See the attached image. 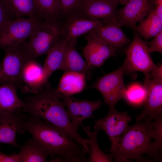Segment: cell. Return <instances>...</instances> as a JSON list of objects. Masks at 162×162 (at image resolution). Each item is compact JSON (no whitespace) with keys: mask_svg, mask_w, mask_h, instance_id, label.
I'll list each match as a JSON object with an SVG mask.
<instances>
[{"mask_svg":"<svg viewBox=\"0 0 162 162\" xmlns=\"http://www.w3.org/2000/svg\"><path fill=\"white\" fill-rule=\"evenodd\" d=\"M23 133L28 131L32 138L47 152L50 162H86L87 152L63 130L40 118L26 116Z\"/></svg>","mask_w":162,"mask_h":162,"instance_id":"6da1fadb","label":"cell"},{"mask_svg":"<svg viewBox=\"0 0 162 162\" xmlns=\"http://www.w3.org/2000/svg\"><path fill=\"white\" fill-rule=\"evenodd\" d=\"M22 109L30 116L40 118L61 129L88 153L89 140L82 138L73 126L61 95L48 81L43 88L23 101Z\"/></svg>","mask_w":162,"mask_h":162,"instance_id":"7a4b0ae2","label":"cell"},{"mask_svg":"<svg viewBox=\"0 0 162 162\" xmlns=\"http://www.w3.org/2000/svg\"><path fill=\"white\" fill-rule=\"evenodd\" d=\"M142 121L129 125L121 136L114 155L116 162L146 161V154L147 161H155L152 140L162 141V118L153 121L146 118Z\"/></svg>","mask_w":162,"mask_h":162,"instance_id":"3957f363","label":"cell"},{"mask_svg":"<svg viewBox=\"0 0 162 162\" xmlns=\"http://www.w3.org/2000/svg\"><path fill=\"white\" fill-rule=\"evenodd\" d=\"M63 38L59 20L40 21L25 45L27 58L36 60L47 54Z\"/></svg>","mask_w":162,"mask_h":162,"instance_id":"277c9868","label":"cell"},{"mask_svg":"<svg viewBox=\"0 0 162 162\" xmlns=\"http://www.w3.org/2000/svg\"><path fill=\"white\" fill-rule=\"evenodd\" d=\"M25 44L2 47L5 55L0 64V85H13L22 93V72L28 59L25 50Z\"/></svg>","mask_w":162,"mask_h":162,"instance_id":"5b68a950","label":"cell"},{"mask_svg":"<svg viewBox=\"0 0 162 162\" xmlns=\"http://www.w3.org/2000/svg\"><path fill=\"white\" fill-rule=\"evenodd\" d=\"M133 32V40L124 51L126 58L122 65L124 74L140 71L146 76L156 65L152 58L146 42L135 29Z\"/></svg>","mask_w":162,"mask_h":162,"instance_id":"8992f818","label":"cell"},{"mask_svg":"<svg viewBox=\"0 0 162 162\" xmlns=\"http://www.w3.org/2000/svg\"><path fill=\"white\" fill-rule=\"evenodd\" d=\"M40 21L24 17L6 21L0 27V48L25 43Z\"/></svg>","mask_w":162,"mask_h":162,"instance_id":"52a82bcc","label":"cell"},{"mask_svg":"<svg viewBox=\"0 0 162 162\" xmlns=\"http://www.w3.org/2000/svg\"><path fill=\"white\" fill-rule=\"evenodd\" d=\"M124 70L122 65L116 70L99 77L88 88H95L101 94L104 102L112 109L123 98L126 88L124 80Z\"/></svg>","mask_w":162,"mask_h":162,"instance_id":"ba28073f","label":"cell"},{"mask_svg":"<svg viewBox=\"0 0 162 162\" xmlns=\"http://www.w3.org/2000/svg\"><path fill=\"white\" fill-rule=\"evenodd\" d=\"M131 118L126 111L119 112L114 108L109 109L104 118L94 121V129L104 131L109 138L111 146L108 151L113 157L118 147L120 137L127 129Z\"/></svg>","mask_w":162,"mask_h":162,"instance_id":"9c48e42d","label":"cell"},{"mask_svg":"<svg viewBox=\"0 0 162 162\" xmlns=\"http://www.w3.org/2000/svg\"><path fill=\"white\" fill-rule=\"evenodd\" d=\"M118 4L114 0H84L74 14L101 21L104 23L120 24L117 15L116 7Z\"/></svg>","mask_w":162,"mask_h":162,"instance_id":"30bf717a","label":"cell"},{"mask_svg":"<svg viewBox=\"0 0 162 162\" xmlns=\"http://www.w3.org/2000/svg\"><path fill=\"white\" fill-rule=\"evenodd\" d=\"M144 86L147 96L143 109L136 116V122L146 118L154 120L162 117V81L145 77Z\"/></svg>","mask_w":162,"mask_h":162,"instance_id":"8fae6325","label":"cell"},{"mask_svg":"<svg viewBox=\"0 0 162 162\" xmlns=\"http://www.w3.org/2000/svg\"><path fill=\"white\" fill-rule=\"evenodd\" d=\"M60 94L71 124L76 130L82 122L91 117L94 112L98 109L101 105L100 99L94 101L80 100L71 96Z\"/></svg>","mask_w":162,"mask_h":162,"instance_id":"7c38bea8","label":"cell"},{"mask_svg":"<svg viewBox=\"0 0 162 162\" xmlns=\"http://www.w3.org/2000/svg\"><path fill=\"white\" fill-rule=\"evenodd\" d=\"M154 0H129L122 8L117 10L118 21L122 26L134 28L137 23L154 9Z\"/></svg>","mask_w":162,"mask_h":162,"instance_id":"4fadbf2b","label":"cell"},{"mask_svg":"<svg viewBox=\"0 0 162 162\" xmlns=\"http://www.w3.org/2000/svg\"><path fill=\"white\" fill-rule=\"evenodd\" d=\"M86 38L87 42L83 53L86 61L93 68L100 67L106 59L116 56L118 50L96 36L88 33Z\"/></svg>","mask_w":162,"mask_h":162,"instance_id":"5bb4252c","label":"cell"},{"mask_svg":"<svg viewBox=\"0 0 162 162\" xmlns=\"http://www.w3.org/2000/svg\"><path fill=\"white\" fill-rule=\"evenodd\" d=\"M103 23L101 21L86 18L76 14H72L68 17L64 24L62 25V37L68 41L76 39Z\"/></svg>","mask_w":162,"mask_h":162,"instance_id":"9a60e30c","label":"cell"},{"mask_svg":"<svg viewBox=\"0 0 162 162\" xmlns=\"http://www.w3.org/2000/svg\"><path fill=\"white\" fill-rule=\"evenodd\" d=\"M25 116L20 113L0 114V143L19 148L16 135L17 133L23 134L22 124Z\"/></svg>","mask_w":162,"mask_h":162,"instance_id":"2e32d148","label":"cell"},{"mask_svg":"<svg viewBox=\"0 0 162 162\" xmlns=\"http://www.w3.org/2000/svg\"><path fill=\"white\" fill-rule=\"evenodd\" d=\"M119 23H103L89 32L118 50L131 41L125 34Z\"/></svg>","mask_w":162,"mask_h":162,"instance_id":"e0dca14e","label":"cell"},{"mask_svg":"<svg viewBox=\"0 0 162 162\" xmlns=\"http://www.w3.org/2000/svg\"><path fill=\"white\" fill-rule=\"evenodd\" d=\"M76 39L68 41L59 70L86 74L93 68L83 58L78 52L76 48Z\"/></svg>","mask_w":162,"mask_h":162,"instance_id":"ac0fdd59","label":"cell"},{"mask_svg":"<svg viewBox=\"0 0 162 162\" xmlns=\"http://www.w3.org/2000/svg\"><path fill=\"white\" fill-rule=\"evenodd\" d=\"M68 41L63 38L47 54V56L43 67L42 75L39 83V90L48 81L49 78L53 73L56 70H59Z\"/></svg>","mask_w":162,"mask_h":162,"instance_id":"d6986e66","label":"cell"},{"mask_svg":"<svg viewBox=\"0 0 162 162\" xmlns=\"http://www.w3.org/2000/svg\"><path fill=\"white\" fill-rule=\"evenodd\" d=\"M43 67L34 59H28L24 65L21 76L22 93L35 94L39 91V83L41 77Z\"/></svg>","mask_w":162,"mask_h":162,"instance_id":"ffe728a7","label":"cell"},{"mask_svg":"<svg viewBox=\"0 0 162 162\" xmlns=\"http://www.w3.org/2000/svg\"><path fill=\"white\" fill-rule=\"evenodd\" d=\"M86 74L72 71H66L63 74L57 88L59 94L67 96L79 93L86 86Z\"/></svg>","mask_w":162,"mask_h":162,"instance_id":"44dd1931","label":"cell"},{"mask_svg":"<svg viewBox=\"0 0 162 162\" xmlns=\"http://www.w3.org/2000/svg\"><path fill=\"white\" fill-rule=\"evenodd\" d=\"M23 105L14 86L0 85V114L20 113Z\"/></svg>","mask_w":162,"mask_h":162,"instance_id":"7402d4cb","label":"cell"},{"mask_svg":"<svg viewBox=\"0 0 162 162\" xmlns=\"http://www.w3.org/2000/svg\"><path fill=\"white\" fill-rule=\"evenodd\" d=\"M3 0L14 17L26 16L40 21L35 0Z\"/></svg>","mask_w":162,"mask_h":162,"instance_id":"603a6c76","label":"cell"},{"mask_svg":"<svg viewBox=\"0 0 162 162\" xmlns=\"http://www.w3.org/2000/svg\"><path fill=\"white\" fill-rule=\"evenodd\" d=\"M22 162H45L49 156L46 150L32 138L20 146Z\"/></svg>","mask_w":162,"mask_h":162,"instance_id":"cb8c5ba5","label":"cell"},{"mask_svg":"<svg viewBox=\"0 0 162 162\" xmlns=\"http://www.w3.org/2000/svg\"><path fill=\"white\" fill-rule=\"evenodd\" d=\"M133 29L146 41L162 31V18L157 15L154 8L148 14L146 18L140 21L139 25Z\"/></svg>","mask_w":162,"mask_h":162,"instance_id":"d4e9b609","label":"cell"},{"mask_svg":"<svg viewBox=\"0 0 162 162\" xmlns=\"http://www.w3.org/2000/svg\"><path fill=\"white\" fill-rule=\"evenodd\" d=\"M81 125L83 128L89 140V157L88 158V162H111L114 158L113 156L111 154L104 153L98 146L97 140L98 130L94 129V131L92 132L89 126L85 127L82 124Z\"/></svg>","mask_w":162,"mask_h":162,"instance_id":"484cf974","label":"cell"},{"mask_svg":"<svg viewBox=\"0 0 162 162\" xmlns=\"http://www.w3.org/2000/svg\"><path fill=\"white\" fill-rule=\"evenodd\" d=\"M40 20H59V6L58 0H35Z\"/></svg>","mask_w":162,"mask_h":162,"instance_id":"4316f807","label":"cell"},{"mask_svg":"<svg viewBox=\"0 0 162 162\" xmlns=\"http://www.w3.org/2000/svg\"><path fill=\"white\" fill-rule=\"evenodd\" d=\"M147 96V91L144 86L135 83L126 88L123 99L129 104L138 106L144 104Z\"/></svg>","mask_w":162,"mask_h":162,"instance_id":"83f0119b","label":"cell"},{"mask_svg":"<svg viewBox=\"0 0 162 162\" xmlns=\"http://www.w3.org/2000/svg\"><path fill=\"white\" fill-rule=\"evenodd\" d=\"M59 6V17H68L75 13L84 0H58Z\"/></svg>","mask_w":162,"mask_h":162,"instance_id":"f1b7e54d","label":"cell"},{"mask_svg":"<svg viewBox=\"0 0 162 162\" xmlns=\"http://www.w3.org/2000/svg\"><path fill=\"white\" fill-rule=\"evenodd\" d=\"M148 50L150 53L157 52L162 53V31L154 37L151 42L148 43Z\"/></svg>","mask_w":162,"mask_h":162,"instance_id":"f546056e","label":"cell"},{"mask_svg":"<svg viewBox=\"0 0 162 162\" xmlns=\"http://www.w3.org/2000/svg\"><path fill=\"white\" fill-rule=\"evenodd\" d=\"M3 0H0V27L6 21L14 19Z\"/></svg>","mask_w":162,"mask_h":162,"instance_id":"4dcf8cb0","label":"cell"},{"mask_svg":"<svg viewBox=\"0 0 162 162\" xmlns=\"http://www.w3.org/2000/svg\"><path fill=\"white\" fill-rule=\"evenodd\" d=\"M145 77L162 81V64L156 65L155 67Z\"/></svg>","mask_w":162,"mask_h":162,"instance_id":"1f68e13d","label":"cell"},{"mask_svg":"<svg viewBox=\"0 0 162 162\" xmlns=\"http://www.w3.org/2000/svg\"><path fill=\"white\" fill-rule=\"evenodd\" d=\"M0 162H22V160L19 153L8 155L0 151Z\"/></svg>","mask_w":162,"mask_h":162,"instance_id":"d6a6232c","label":"cell"},{"mask_svg":"<svg viewBox=\"0 0 162 162\" xmlns=\"http://www.w3.org/2000/svg\"><path fill=\"white\" fill-rule=\"evenodd\" d=\"M154 2L156 6L155 13L158 16L162 18V0H154Z\"/></svg>","mask_w":162,"mask_h":162,"instance_id":"836d02e7","label":"cell"},{"mask_svg":"<svg viewBox=\"0 0 162 162\" xmlns=\"http://www.w3.org/2000/svg\"><path fill=\"white\" fill-rule=\"evenodd\" d=\"M117 2L118 3H121L124 4L125 3L129 0H114Z\"/></svg>","mask_w":162,"mask_h":162,"instance_id":"e575fe53","label":"cell"},{"mask_svg":"<svg viewBox=\"0 0 162 162\" xmlns=\"http://www.w3.org/2000/svg\"></svg>","mask_w":162,"mask_h":162,"instance_id":"d590c367","label":"cell"}]
</instances>
